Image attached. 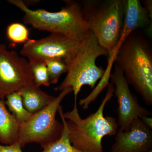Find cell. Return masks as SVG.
I'll return each mask as SVG.
<instances>
[{
	"instance_id": "1",
	"label": "cell",
	"mask_w": 152,
	"mask_h": 152,
	"mask_svg": "<svg viewBox=\"0 0 152 152\" xmlns=\"http://www.w3.org/2000/svg\"><path fill=\"white\" fill-rule=\"evenodd\" d=\"M97 110L85 118L79 114L77 102L70 111L64 113L66 121L69 138L73 146L83 152H104L102 140L106 136H113L119 128L115 118L105 116L104 112L108 102L114 95V87L111 83Z\"/></svg>"
},
{
	"instance_id": "2",
	"label": "cell",
	"mask_w": 152,
	"mask_h": 152,
	"mask_svg": "<svg viewBox=\"0 0 152 152\" xmlns=\"http://www.w3.org/2000/svg\"><path fill=\"white\" fill-rule=\"evenodd\" d=\"M114 62L147 105H152V51L146 39L134 32L117 50Z\"/></svg>"
},
{
	"instance_id": "3",
	"label": "cell",
	"mask_w": 152,
	"mask_h": 152,
	"mask_svg": "<svg viewBox=\"0 0 152 152\" xmlns=\"http://www.w3.org/2000/svg\"><path fill=\"white\" fill-rule=\"evenodd\" d=\"M64 7L57 12L43 10H32L22 0H9L24 13L23 20L34 28L51 34L63 35L79 42L84 39L91 32L85 20L81 2L64 1Z\"/></svg>"
},
{
	"instance_id": "4",
	"label": "cell",
	"mask_w": 152,
	"mask_h": 152,
	"mask_svg": "<svg viewBox=\"0 0 152 152\" xmlns=\"http://www.w3.org/2000/svg\"><path fill=\"white\" fill-rule=\"evenodd\" d=\"M81 3L90 31L109 57L114 56L123 27L124 0H85Z\"/></svg>"
},
{
	"instance_id": "5",
	"label": "cell",
	"mask_w": 152,
	"mask_h": 152,
	"mask_svg": "<svg viewBox=\"0 0 152 152\" xmlns=\"http://www.w3.org/2000/svg\"><path fill=\"white\" fill-rule=\"evenodd\" d=\"M108 54V52L99 43L92 32L80 42L77 52L68 66L65 78L56 90L61 91L71 88L74 93L75 102L83 86L94 88L100 79L102 78L106 71L96 64L98 57Z\"/></svg>"
},
{
	"instance_id": "6",
	"label": "cell",
	"mask_w": 152,
	"mask_h": 152,
	"mask_svg": "<svg viewBox=\"0 0 152 152\" xmlns=\"http://www.w3.org/2000/svg\"><path fill=\"white\" fill-rule=\"evenodd\" d=\"M71 88L64 89L46 107L33 114L27 122L20 126L18 142L22 148L30 143H37L42 148L61 137L64 126L56 115L64 98L72 92Z\"/></svg>"
},
{
	"instance_id": "7",
	"label": "cell",
	"mask_w": 152,
	"mask_h": 152,
	"mask_svg": "<svg viewBox=\"0 0 152 152\" xmlns=\"http://www.w3.org/2000/svg\"><path fill=\"white\" fill-rule=\"evenodd\" d=\"M80 42L60 34H51L39 39H30L24 44L20 53L30 64L57 59L69 66L75 56Z\"/></svg>"
},
{
	"instance_id": "8",
	"label": "cell",
	"mask_w": 152,
	"mask_h": 152,
	"mask_svg": "<svg viewBox=\"0 0 152 152\" xmlns=\"http://www.w3.org/2000/svg\"><path fill=\"white\" fill-rule=\"evenodd\" d=\"M34 84L28 61L15 51L9 50L5 44L0 45V99Z\"/></svg>"
},
{
	"instance_id": "9",
	"label": "cell",
	"mask_w": 152,
	"mask_h": 152,
	"mask_svg": "<svg viewBox=\"0 0 152 152\" xmlns=\"http://www.w3.org/2000/svg\"><path fill=\"white\" fill-rule=\"evenodd\" d=\"M110 78L112 84L115 86L114 94L118 103L117 122L120 129L127 130L140 117L151 116L152 112L140 104L137 98L131 92L124 73L115 64Z\"/></svg>"
},
{
	"instance_id": "10",
	"label": "cell",
	"mask_w": 152,
	"mask_h": 152,
	"mask_svg": "<svg viewBox=\"0 0 152 152\" xmlns=\"http://www.w3.org/2000/svg\"><path fill=\"white\" fill-rule=\"evenodd\" d=\"M115 142L109 152H149L152 150V130L140 118L134 121L129 128H118Z\"/></svg>"
},
{
	"instance_id": "11",
	"label": "cell",
	"mask_w": 152,
	"mask_h": 152,
	"mask_svg": "<svg viewBox=\"0 0 152 152\" xmlns=\"http://www.w3.org/2000/svg\"><path fill=\"white\" fill-rule=\"evenodd\" d=\"M124 18L118 49L132 33L139 29L147 28L150 36L152 35V16L139 0H124Z\"/></svg>"
},
{
	"instance_id": "12",
	"label": "cell",
	"mask_w": 152,
	"mask_h": 152,
	"mask_svg": "<svg viewBox=\"0 0 152 152\" xmlns=\"http://www.w3.org/2000/svg\"><path fill=\"white\" fill-rule=\"evenodd\" d=\"M19 92L25 108L32 114L46 107L56 97L45 92L34 84L24 87Z\"/></svg>"
},
{
	"instance_id": "13",
	"label": "cell",
	"mask_w": 152,
	"mask_h": 152,
	"mask_svg": "<svg viewBox=\"0 0 152 152\" xmlns=\"http://www.w3.org/2000/svg\"><path fill=\"white\" fill-rule=\"evenodd\" d=\"M20 127L6 106L5 100L0 99V143L7 145L16 143Z\"/></svg>"
},
{
	"instance_id": "14",
	"label": "cell",
	"mask_w": 152,
	"mask_h": 152,
	"mask_svg": "<svg viewBox=\"0 0 152 152\" xmlns=\"http://www.w3.org/2000/svg\"><path fill=\"white\" fill-rule=\"evenodd\" d=\"M5 103L9 111L14 116L20 126L27 122L32 116L25 108L19 91L10 94L6 96Z\"/></svg>"
},
{
	"instance_id": "15",
	"label": "cell",
	"mask_w": 152,
	"mask_h": 152,
	"mask_svg": "<svg viewBox=\"0 0 152 152\" xmlns=\"http://www.w3.org/2000/svg\"><path fill=\"white\" fill-rule=\"evenodd\" d=\"M58 111L64 125L62 134L58 140L43 148V150L42 152H83L76 149L71 144L69 138L66 121L64 117V113L61 106H60Z\"/></svg>"
},
{
	"instance_id": "16",
	"label": "cell",
	"mask_w": 152,
	"mask_h": 152,
	"mask_svg": "<svg viewBox=\"0 0 152 152\" xmlns=\"http://www.w3.org/2000/svg\"><path fill=\"white\" fill-rule=\"evenodd\" d=\"M7 37L15 45L17 44L26 43L29 40V31L24 25L19 23H12L6 30Z\"/></svg>"
},
{
	"instance_id": "17",
	"label": "cell",
	"mask_w": 152,
	"mask_h": 152,
	"mask_svg": "<svg viewBox=\"0 0 152 152\" xmlns=\"http://www.w3.org/2000/svg\"><path fill=\"white\" fill-rule=\"evenodd\" d=\"M50 79V84H56L62 74L67 72L68 69L67 64L61 60L51 59L45 62Z\"/></svg>"
},
{
	"instance_id": "18",
	"label": "cell",
	"mask_w": 152,
	"mask_h": 152,
	"mask_svg": "<svg viewBox=\"0 0 152 152\" xmlns=\"http://www.w3.org/2000/svg\"><path fill=\"white\" fill-rule=\"evenodd\" d=\"M30 64L32 72L34 84L38 87L41 86H50V83L45 63H34Z\"/></svg>"
},
{
	"instance_id": "19",
	"label": "cell",
	"mask_w": 152,
	"mask_h": 152,
	"mask_svg": "<svg viewBox=\"0 0 152 152\" xmlns=\"http://www.w3.org/2000/svg\"><path fill=\"white\" fill-rule=\"evenodd\" d=\"M0 152H23L18 142L11 145H0Z\"/></svg>"
},
{
	"instance_id": "20",
	"label": "cell",
	"mask_w": 152,
	"mask_h": 152,
	"mask_svg": "<svg viewBox=\"0 0 152 152\" xmlns=\"http://www.w3.org/2000/svg\"><path fill=\"white\" fill-rule=\"evenodd\" d=\"M140 119L142 121L147 127L152 130V118L151 116H143L140 117Z\"/></svg>"
},
{
	"instance_id": "21",
	"label": "cell",
	"mask_w": 152,
	"mask_h": 152,
	"mask_svg": "<svg viewBox=\"0 0 152 152\" xmlns=\"http://www.w3.org/2000/svg\"><path fill=\"white\" fill-rule=\"evenodd\" d=\"M149 152H152V150H151V151H150Z\"/></svg>"
}]
</instances>
